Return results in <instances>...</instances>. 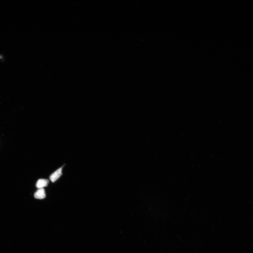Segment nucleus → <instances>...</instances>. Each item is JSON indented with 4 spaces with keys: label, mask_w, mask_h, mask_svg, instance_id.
<instances>
[{
    "label": "nucleus",
    "mask_w": 253,
    "mask_h": 253,
    "mask_svg": "<svg viewBox=\"0 0 253 253\" xmlns=\"http://www.w3.org/2000/svg\"><path fill=\"white\" fill-rule=\"evenodd\" d=\"M62 168H63V167L58 168V170L50 175V179L52 182L54 183L62 175Z\"/></svg>",
    "instance_id": "f257e3e1"
},
{
    "label": "nucleus",
    "mask_w": 253,
    "mask_h": 253,
    "mask_svg": "<svg viewBox=\"0 0 253 253\" xmlns=\"http://www.w3.org/2000/svg\"><path fill=\"white\" fill-rule=\"evenodd\" d=\"M35 198L39 199H42L46 197L45 190L44 188H39L34 195Z\"/></svg>",
    "instance_id": "f03ea898"
},
{
    "label": "nucleus",
    "mask_w": 253,
    "mask_h": 253,
    "mask_svg": "<svg viewBox=\"0 0 253 253\" xmlns=\"http://www.w3.org/2000/svg\"><path fill=\"white\" fill-rule=\"evenodd\" d=\"M49 180L45 179H40L38 180L36 183V187L39 188H43L48 185Z\"/></svg>",
    "instance_id": "7ed1b4c3"
}]
</instances>
